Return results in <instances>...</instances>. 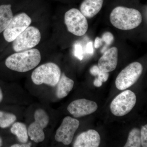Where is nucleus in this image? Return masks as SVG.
Masks as SVG:
<instances>
[{
    "label": "nucleus",
    "instance_id": "obj_1",
    "mask_svg": "<svg viewBox=\"0 0 147 147\" xmlns=\"http://www.w3.org/2000/svg\"><path fill=\"white\" fill-rule=\"evenodd\" d=\"M40 60L39 50L30 49L10 55L6 59L5 64L7 68L13 71L25 72L36 67Z\"/></svg>",
    "mask_w": 147,
    "mask_h": 147
},
{
    "label": "nucleus",
    "instance_id": "obj_10",
    "mask_svg": "<svg viewBox=\"0 0 147 147\" xmlns=\"http://www.w3.org/2000/svg\"><path fill=\"white\" fill-rule=\"evenodd\" d=\"M79 121L76 119L69 116L65 117L56 131L55 140L65 145L70 144L75 132L79 128Z\"/></svg>",
    "mask_w": 147,
    "mask_h": 147
},
{
    "label": "nucleus",
    "instance_id": "obj_6",
    "mask_svg": "<svg viewBox=\"0 0 147 147\" xmlns=\"http://www.w3.org/2000/svg\"><path fill=\"white\" fill-rule=\"evenodd\" d=\"M64 21L68 31L74 35L82 36L88 30L86 18L77 9L67 11L65 14Z\"/></svg>",
    "mask_w": 147,
    "mask_h": 147
},
{
    "label": "nucleus",
    "instance_id": "obj_4",
    "mask_svg": "<svg viewBox=\"0 0 147 147\" xmlns=\"http://www.w3.org/2000/svg\"><path fill=\"white\" fill-rule=\"evenodd\" d=\"M143 66L137 62L129 64L120 72L115 81L116 86L119 90L126 89L134 85L143 72Z\"/></svg>",
    "mask_w": 147,
    "mask_h": 147
},
{
    "label": "nucleus",
    "instance_id": "obj_18",
    "mask_svg": "<svg viewBox=\"0 0 147 147\" xmlns=\"http://www.w3.org/2000/svg\"><path fill=\"white\" fill-rule=\"evenodd\" d=\"M141 130L134 128L131 129L129 134L128 138L124 147H141Z\"/></svg>",
    "mask_w": 147,
    "mask_h": 147
},
{
    "label": "nucleus",
    "instance_id": "obj_20",
    "mask_svg": "<svg viewBox=\"0 0 147 147\" xmlns=\"http://www.w3.org/2000/svg\"><path fill=\"white\" fill-rule=\"evenodd\" d=\"M74 55L79 60L82 61L84 59V52L83 47L79 44H76L74 46Z\"/></svg>",
    "mask_w": 147,
    "mask_h": 147
},
{
    "label": "nucleus",
    "instance_id": "obj_16",
    "mask_svg": "<svg viewBox=\"0 0 147 147\" xmlns=\"http://www.w3.org/2000/svg\"><path fill=\"white\" fill-rule=\"evenodd\" d=\"M13 18L11 5H0V33L8 26Z\"/></svg>",
    "mask_w": 147,
    "mask_h": 147
},
{
    "label": "nucleus",
    "instance_id": "obj_28",
    "mask_svg": "<svg viewBox=\"0 0 147 147\" xmlns=\"http://www.w3.org/2000/svg\"><path fill=\"white\" fill-rule=\"evenodd\" d=\"M93 84L95 86L100 87L102 86V82L100 81L98 78H96Z\"/></svg>",
    "mask_w": 147,
    "mask_h": 147
},
{
    "label": "nucleus",
    "instance_id": "obj_2",
    "mask_svg": "<svg viewBox=\"0 0 147 147\" xmlns=\"http://www.w3.org/2000/svg\"><path fill=\"white\" fill-rule=\"evenodd\" d=\"M110 18L114 27L123 30L135 28L142 21V14L139 11L123 6L114 8L110 13Z\"/></svg>",
    "mask_w": 147,
    "mask_h": 147
},
{
    "label": "nucleus",
    "instance_id": "obj_7",
    "mask_svg": "<svg viewBox=\"0 0 147 147\" xmlns=\"http://www.w3.org/2000/svg\"><path fill=\"white\" fill-rule=\"evenodd\" d=\"M40 39L39 30L35 27L29 26L12 41V47L16 52L29 50L37 45Z\"/></svg>",
    "mask_w": 147,
    "mask_h": 147
},
{
    "label": "nucleus",
    "instance_id": "obj_15",
    "mask_svg": "<svg viewBox=\"0 0 147 147\" xmlns=\"http://www.w3.org/2000/svg\"><path fill=\"white\" fill-rule=\"evenodd\" d=\"M74 82L63 73L57 84L56 95L59 98H62L67 96L73 89Z\"/></svg>",
    "mask_w": 147,
    "mask_h": 147
},
{
    "label": "nucleus",
    "instance_id": "obj_22",
    "mask_svg": "<svg viewBox=\"0 0 147 147\" xmlns=\"http://www.w3.org/2000/svg\"><path fill=\"white\" fill-rule=\"evenodd\" d=\"M101 38L102 42H105L107 45H110L113 42L114 37L111 32H107L103 34Z\"/></svg>",
    "mask_w": 147,
    "mask_h": 147
},
{
    "label": "nucleus",
    "instance_id": "obj_30",
    "mask_svg": "<svg viewBox=\"0 0 147 147\" xmlns=\"http://www.w3.org/2000/svg\"><path fill=\"white\" fill-rule=\"evenodd\" d=\"M3 145V141L1 137H0V147L1 146Z\"/></svg>",
    "mask_w": 147,
    "mask_h": 147
},
{
    "label": "nucleus",
    "instance_id": "obj_8",
    "mask_svg": "<svg viewBox=\"0 0 147 147\" xmlns=\"http://www.w3.org/2000/svg\"><path fill=\"white\" fill-rule=\"evenodd\" d=\"M34 118V121L30 125L28 128V134L32 141L39 143L45 139L43 129L48 125L50 118L45 110L41 109L36 110Z\"/></svg>",
    "mask_w": 147,
    "mask_h": 147
},
{
    "label": "nucleus",
    "instance_id": "obj_3",
    "mask_svg": "<svg viewBox=\"0 0 147 147\" xmlns=\"http://www.w3.org/2000/svg\"><path fill=\"white\" fill-rule=\"evenodd\" d=\"M61 70L57 64L48 63L37 67L32 74V81L37 85L45 84L52 87L57 84L60 79Z\"/></svg>",
    "mask_w": 147,
    "mask_h": 147
},
{
    "label": "nucleus",
    "instance_id": "obj_24",
    "mask_svg": "<svg viewBox=\"0 0 147 147\" xmlns=\"http://www.w3.org/2000/svg\"><path fill=\"white\" fill-rule=\"evenodd\" d=\"M100 69L98 67V66L96 65H94L90 69V72L92 75L94 76H97L99 72Z\"/></svg>",
    "mask_w": 147,
    "mask_h": 147
},
{
    "label": "nucleus",
    "instance_id": "obj_21",
    "mask_svg": "<svg viewBox=\"0 0 147 147\" xmlns=\"http://www.w3.org/2000/svg\"><path fill=\"white\" fill-rule=\"evenodd\" d=\"M141 144L142 147H147V125H144L141 130Z\"/></svg>",
    "mask_w": 147,
    "mask_h": 147
},
{
    "label": "nucleus",
    "instance_id": "obj_14",
    "mask_svg": "<svg viewBox=\"0 0 147 147\" xmlns=\"http://www.w3.org/2000/svg\"><path fill=\"white\" fill-rule=\"evenodd\" d=\"M103 0H84L80 7V11L86 18L96 15L102 8Z\"/></svg>",
    "mask_w": 147,
    "mask_h": 147
},
{
    "label": "nucleus",
    "instance_id": "obj_13",
    "mask_svg": "<svg viewBox=\"0 0 147 147\" xmlns=\"http://www.w3.org/2000/svg\"><path fill=\"white\" fill-rule=\"evenodd\" d=\"M100 142V136L98 132L94 129H89L82 132L77 137L73 147H98Z\"/></svg>",
    "mask_w": 147,
    "mask_h": 147
},
{
    "label": "nucleus",
    "instance_id": "obj_12",
    "mask_svg": "<svg viewBox=\"0 0 147 147\" xmlns=\"http://www.w3.org/2000/svg\"><path fill=\"white\" fill-rule=\"evenodd\" d=\"M118 59V50L116 47H111L99 59L98 66L100 70L109 73L117 67Z\"/></svg>",
    "mask_w": 147,
    "mask_h": 147
},
{
    "label": "nucleus",
    "instance_id": "obj_17",
    "mask_svg": "<svg viewBox=\"0 0 147 147\" xmlns=\"http://www.w3.org/2000/svg\"><path fill=\"white\" fill-rule=\"evenodd\" d=\"M11 132L16 135L18 141L22 144H26L28 140V129L26 125L23 123L15 122L10 129Z\"/></svg>",
    "mask_w": 147,
    "mask_h": 147
},
{
    "label": "nucleus",
    "instance_id": "obj_5",
    "mask_svg": "<svg viewBox=\"0 0 147 147\" xmlns=\"http://www.w3.org/2000/svg\"><path fill=\"white\" fill-rule=\"evenodd\" d=\"M137 102L136 95L129 90L121 93L114 99L110 109L114 115L122 117L127 115L132 110Z\"/></svg>",
    "mask_w": 147,
    "mask_h": 147
},
{
    "label": "nucleus",
    "instance_id": "obj_26",
    "mask_svg": "<svg viewBox=\"0 0 147 147\" xmlns=\"http://www.w3.org/2000/svg\"><path fill=\"white\" fill-rule=\"evenodd\" d=\"M102 41L100 38L97 37L95 39L94 46L96 48H98L102 45Z\"/></svg>",
    "mask_w": 147,
    "mask_h": 147
},
{
    "label": "nucleus",
    "instance_id": "obj_29",
    "mask_svg": "<svg viewBox=\"0 0 147 147\" xmlns=\"http://www.w3.org/2000/svg\"><path fill=\"white\" fill-rule=\"evenodd\" d=\"M3 94L2 91L1 89V87H0V102L2 101L3 99Z\"/></svg>",
    "mask_w": 147,
    "mask_h": 147
},
{
    "label": "nucleus",
    "instance_id": "obj_25",
    "mask_svg": "<svg viewBox=\"0 0 147 147\" xmlns=\"http://www.w3.org/2000/svg\"><path fill=\"white\" fill-rule=\"evenodd\" d=\"M86 51L88 54H92L94 53V48L92 42H88L86 45Z\"/></svg>",
    "mask_w": 147,
    "mask_h": 147
},
{
    "label": "nucleus",
    "instance_id": "obj_27",
    "mask_svg": "<svg viewBox=\"0 0 147 147\" xmlns=\"http://www.w3.org/2000/svg\"><path fill=\"white\" fill-rule=\"evenodd\" d=\"M31 146V144L29 143L28 144H15L11 146V147H30Z\"/></svg>",
    "mask_w": 147,
    "mask_h": 147
},
{
    "label": "nucleus",
    "instance_id": "obj_23",
    "mask_svg": "<svg viewBox=\"0 0 147 147\" xmlns=\"http://www.w3.org/2000/svg\"><path fill=\"white\" fill-rule=\"evenodd\" d=\"M97 76H98V79L100 81L102 82H105L108 80L109 78V74L108 72H105L100 69L98 74Z\"/></svg>",
    "mask_w": 147,
    "mask_h": 147
},
{
    "label": "nucleus",
    "instance_id": "obj_11",
    "mask_svg": "<svg viewBox=\"0 0 147 147\" xmlns=\"http://www.w3.org/2000/svg\"><path fill=\"white\" fill-rule=\"evenodd\" d=\"M98 108L96 102L88 99H77L68 105L67 110L70 114L76 118L81 117L94 113Z\"/></svg>",
    "mask_w": 147,
    "mask_h": 147
},
{
    "label": "nucleus",
    "instance_id": "obj_19",
    "mask_svg": "<svg viewBox=\"0 0 147 147\" xmlns=\"http://www.w3.org/2000/svg\"><path fill=\"white\" fill-rule=\"evenodd\" d=\"M16 120L15 115L11 113L0 111V127L5 128L13 124Z\"/></svg>",
    "mask_w": 147,
    "mask_h": 147
},
{
    "label": "nucleus",
    "instance_id": "obj_9",
    "mask_svg": "<svg viewBox=\"0 0 147 147\" xmlns=\"http://www.w3.org/2000/svg\"><path fill=\"white\" fill-rule=\"evenodd\" d=\"M31 18L25 13H21L13 17L3 31L4 38L8 42H12L21 33L30 26Z\"/></svg>",
    "mask_w": 147,
    "mask_h": 147
}]
</instances>
